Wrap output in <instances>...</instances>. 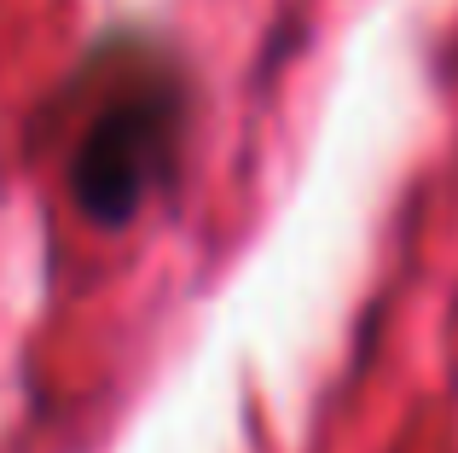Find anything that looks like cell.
<instances>
[{"instance_id":"1","label":"cell","mask_w":458,"mask_h":453,"mask_svg":"<svg viewBox=\"0 0 458 453\" xmlns=\"http://www.w3.org/2000/svg\"><path fill=\"white\" fill-rule=\"evenodd\" d=\"M76 134L64 151L70 204L99 233H123L180 175L191 123L186 70L146 35H111L76 70Z\"/></svg>"}]
</instances>
